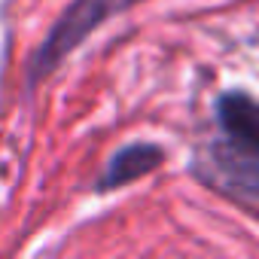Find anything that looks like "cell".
I'll return each mask as SVG.
<instances>
[{"instance_id":"6da1fadb","label":"cell","mask_w":259,"mask_h":259,"mask_svg":"<svg viewBox=\"0 0 259 259\" xmlns=\"http://www.w3.org/2000/svg\"><path fill=\"white\" fill-rule=\"evenodd\" d=\"M220 138L198 162L204 180L259 204V101L247 92H226L217 101Z\"/></svg>"},{"instance_id":"7a4b0ae2","label":"cell","mask_w":259,"mask_h":259,"mask_svg":"<svg viewBox=\"0 0 259 259\" xmlns=\"http://www.w3.org/2000/svg\"><path fill=\"white\" fill-rule=\"evenodd\" d=\"M144 4V0H76L64 10V16L55 22V28L49 31V37L43 40L40 52L31 61V82L43 79L46 73H52L98 25H104L107 19L125 13Z\"/></svg>"},{"instance_id":"3957f363","label":"cell","mask_w":259,"mask_h":259,"mask_svg":"<svg viewBox=\"0 0 259 259\" xmlns=\"http://www.w3.org/2000/svg\"><path fill=\"white\" fill-rule=\"evenodd\" d=\"M159 165H162V150H159L156 144H132V147L119 150V153L110 159L107 171H104L101 180H98V192L119 189V186H125V183H132V180H138V177L156 171Z\"/></svg>"}]
</instances>
